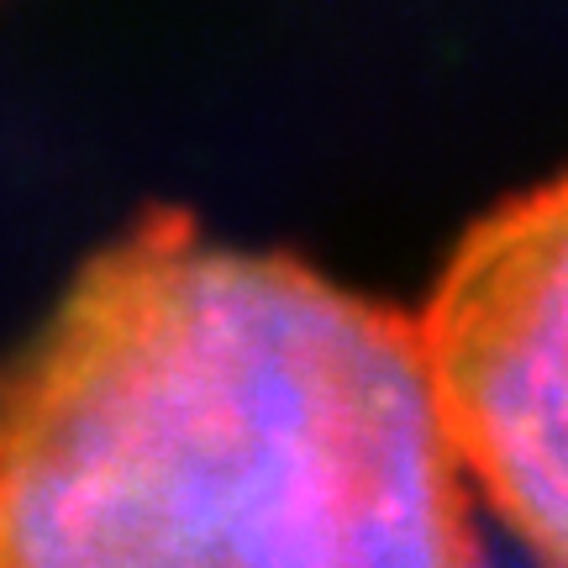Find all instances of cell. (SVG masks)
<instances>
[{
	"label": "cell",
	"instance_id": "1",
	"mask_svg": "<svg viewBox=\"0 0 568 568\" xmlns=\"http://www.w3.org/2000/svg\"><path fill=\"white\" fill-rule=\"evenodd\" d=\"M0 568H479L416 316L142 216L0 364Z\"/></svg>",
	"mask_w": 568,
	"mask_h": 568
},
{
	"label": "cell",
	"instance_id": "2",
	"mask_svg": "<svg viewBox=\"0 0 568 568\" xmlns=\"http://www.w3.org/2000/svg\"><path fill=\"white\" fill-rule=\"evenodd\" d=\"M416 332L464 479L568 568V174L468 226Z\"/></svg>",
	"mask_w": 568,
	"mask_h": 568
}]
</instances>
